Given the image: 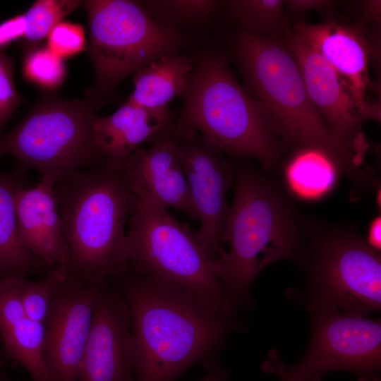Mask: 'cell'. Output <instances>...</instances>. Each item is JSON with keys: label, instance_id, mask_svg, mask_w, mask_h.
<instances>
[{"label": "cell", "instance_id": "cell-9", "mask_svg": "<svg viewBox=\"0 0 381 381\" xmlns=\"http://www.w3.org/2000/svg\"><path fill=\"white\" fill-rule=\"evenodd\" d=\"M90 102L47 97L0 135V157L60 180L97 162L92 142L97 116Z\"/></svg>", "mask_w": 381, "mask_h": 381}, {"label": "cell", "instance_id": "cell-25", "mask_svg": "<svg viewBox=\"0 0 381 381\" xmlns=\"http://www.w3.org/2000/svg\"><path fill=\"white\" fill-rule=\"evenodd\" d=\"M67 276L65 267L61 265L50 269L39 281L18 278L22 305L31 320L44 325L54 296Z\"/></svg>", "mask_w": 381, "mask_h": 381}, {"label": "cell", "instance_id": "cell-1", "mask_svg": "<svg viewBox=\"0 0 381 381\" xmlns=\"http://www.w3.org/2000/svg\"><path fill=\"white\" fill-rule=\"evenodd\" d=\"M107 280L127 304L131 319L135 381H175L209 361L236 327L183 288L128 267Z\"/></svg>", "mask_w": 381, "mask_h": 381}, {"label": "cell", "instance_id": "cell-32", "mask_svg": "<svg viewBox=\"0 0 381 381\" xmlns=\"http://www.w3.org/2000/svg\"><path fill=\"white\" fill-rule=\"evenodd\" d=\"M367 243L373 249L380 252L381 248V218L375 217L370 224L368 231Z\"/></svg>", "mask_w": 381, "mask_h": 381}, {"label": "cell", "instance_id": "cell-33", "mask_svg": "<svg viewBox=\"0 0 381 381\" xmlns=\"http://www.w3.org/2000/svg\"><path fill=\"white\" fill-rule=\"evenodd\" d=\"M206 374L200 381H228L227 373L217 366L213 361L205 362Z\"/></svg>", "mask_w": 381, "mask_h": 381}, {"label": "cell", "instance_id": "cell-31", "mask_svg": "<svg viewBox=\"0 0 381 381\" xmlns=\"http://www.w3.org/2000/svg\"><path fill=\"white\" fill-rule=\"evenodd\" d=\"M284 5L295 14H303L311 11L327 12L337 4L329 0H288L284 1Z\"/></svg>", "mask_w": 381, "mask_h": 381}, {"label": "cell", "instance_id": "cell-4", "mask_svg": "<svg viewBox=\"0 0 381 381\" xmlns=\"http://www.w3.org/2000/svg\"><path fill=\"white\" fill-rule=\"evenodd\" d=\"M56 193L68 275L97 284L124 271L133 193L123 167L97 162L58 181Z\"/></svg>", "mask_w": 381, "mask_h": 381}, {"label": "cell", "instance_id": "cell-23", "mask_svg": "<svg viewBox=\"0 0 381 381\" xmlns=\"http://www.w3.org/2000/svg\"><path fill=\"white\" fill-rule=\"evenodd\" d=\"M231 16L251 33L282 37L286 25L282 0H232L223 1Z\"/></svg>", "mask_w": 381, "mask_h": 381}, {"label": "cell", "instance_id": "cell-2", "mask_svg": "<svg viewBox=\"0 0 381 381\" xmlns=\"http://www.w3.org/2000/svg\"><path fill=\"white\" fill-rule=\"evenodd\" d=\"M234 169V199L229 206L222 250L214 258V270L232 305L248 307L251 285L269 265L302 258L306 223L282 190L253 165Z\"/></svg>", "mask_w": 381, "mask_h": 381}, {"label": "cell", "instance_id": "cell-12", "mask_svg": "<svg viewBox=\"0 0 381 381\" xmlns=\"http://www.w3.org/2000/svg\"><path fill=\"white\" fill-rule=\"evenodd\" d=\"M282 38L300 68L308 96L334 136L360 159L368 147L366 119L380 121V105L361 104L333 68L289 27Z\"/></svg>", "mask_w": 381, "mask_h": 381}, {"label": "cell", "instance_id": "cell-17", "mask_svg": "<svg viewBox=\"0 0 381 381\" xmlns=\"http://www.w3.org/2000/svg\"><path fill=\"white\" fill-rule=\"evenodd\" d=\"M56 183L44 176L36 186L19 190L15 197L20 241L49 269L64 265L66 260Z\"/></svg>", "mask_w": 381, "mask_h": 381}, {"label": "cell", "instance_id": "cell-21", "mask_svg": "<svg viewBox=\"0 0 381 381\" xmlns=\"http://www.w3.org/2000/svg\"><path fill=\"white\" fill-rule=\"evenodd\" d=\"M195 61L178 53L152 61L135 73L134 90L128 102L147 109L168 106L183 95Z\"/></svg>", "mask_w": 381, "mask_h": 381}, {"label": "cell", "instance_id": "cell-29", "mask_svg": "<svg viewBox=\"0 0 381 381\" xmlns=\"http://www.w3.org/2000/svg\"><path fill=\"white\" fill-rule=\"evenodd\" d=\"M23 102L13 80V61L0 50V135L4 133L16 108Z\"/></svg>", "mask_w": 381, "mask_h": 381}, {"label": "cell", "instance_id": "cell-15", "mask_svg": "<svg viewBox=\"0 0 381 381\" xmlns=\"http://www.w3.org/2000/svg\"><path fill=\"white\" fill-rule=\"evenodd\" d=\"M150 143L148 147L135 150L123 164L133 195L199 220L180 162L173 123Z\"/></svg>", "mask_w": 381, "mask_h": 381}, {"label": "cell", "instance_id": "cell-28", "mask_svg": "<svg viewBox=\"0 0 381 381\" xmlns=\"http://www.w3.org/2000/svg\"><path fill=\"white\" fill-rule=\"evenodd\" d=\"M47 47L63 59L79 54L86 47L83 27L71 22H60L47 36Z\"/></svg>", "mask_w": 381, "mask_h": 381}, {"label": "cell", "instance_id": "cell-27", "mask_svg": "<svg viewBox=\"0 0 381 381\" xmlns=\"http://www.w3.org/2000/svg\"><path fill=\"white\" fill-rule=\"evenodd\" d=\"M22 71L25 78L44 90H54L64 82L66 66L64 59L47 47L26 50Z\"/></svg>", "mask_w": 381, "mask_h": 381}, {"label": "cell", "instance_id": "cell-22", "mask_svg": "<svg viewBox=\"0 0 381 381\" xmlns=\"http://www.w3.org/2000/svg\"><path fill=\"white\" fill-rule=\"evenodd\" d=\"M341 171L337 162L325 152L300 147L285 164L284 179L293 195L315 201L332 191Z\"/></svg>", "mask_w": 381, "mask_h": 381}, {"label": "cell", "instance_id": "cell-30", "mask_svg": "<svg viewBox=\"0 0 381 381\" xmlns=\"http://www.w3.org/2000/svg\"><path fill=\"white\" fill-rule=\"evenodd\" d=\"M25 32L24 14H18L0 22V50L23 39Z\"/></svg>", "mask_w": 381, "mask_h": 381}, {"label": "cell", "instance_id": "cell-36", "mask_svg": "<svg viewBox=\"0 0 381 381\" xmlns=\"http://www.w3.org/2000/svg\"><path fill=\"white\" fill-rule=\"evenodd\" d=\"M8 360L9 359L0 342V365H5Z\"/></svg>", "mask_w": 381, "mask_h": 381}, {"label": "cell", "instance_id": "cell-7", "mask_svg": "<svg viewBox=\"0 0 381 381\" xmlns=\"http://www.w3.org/2000/svg\"><path fill=\"white\" fill-rule=\"evenodd\" d=\"M90 26L89 54L95 70L90 93L94 107L104 104L126 76L183 44L179 31L159 24L142 1H83Z\"/></svg>", "mask_w": 381, "mask_h": 381}, {"label": "cell", "instance_id": "cell-20", "mask_svg": "<svg viewBox=\"0 0 381 381\" xmlns=\"http://www.w3.org/2000/svg\"><path fill=\"white\" fill-rule=\"evenodd\" d=\"M26 171L16 163L11 172L0 170V281L7 277L29 278L48 268L24 247L18 234L15 197L19 190L28 186Z\"/></svg>", "mask_w": 381, "mask_h": 381}, {"label": "cell", "instance_id": "cell-24", "mask_svg": "<svg viewBox=\"0 0 381 381\" xmlns=\"http://www.w3.org/2000/svg\"><path fill=\"white\" fill-rule=\"evenodd\" d=\"M161 25L176 31L209 20L220 1L212 0H151L142 1Z\"/></svg>", "mask_w": 381, "mask_h": 381}, {"label": "cell", "instance_id": "cell-19", "mask_svg": "<svg viewBox=\"0 0 381 381\" xmlns=\"http://www.w3.org/2000/svg\"><path fill=\"white\" fill-rule=\"evenodd\" d=\"M18 278L0 281V342L8 358L26 369L32 381H54L42 356L44 325L25 313Z\"/></svg>", "mask_w": 381, "mask_h": 381}, {"label": "cell", "instance_id": "cell-14", "mask_svg": "<svg viewBox=\"0 0 381 381\" xmlns=\"http://www.w3.org/2000/svg\"><path fill=\"white\" fill-rule=\"evenodd\" d=\"M132 344L128 307L107 281L95 298L78 381H135Z\"/></svg>", "mask_w": 381, "mask_h": 381}, {"label": "cell", "instance_id": "cell-16", "mask_svg": "<svg viewBox=\"0 0 381 381\" xmlns=\"http://www.w3.org/2000/svg\"><path fill=\"white\" fill-rule=\"evenodd\" d=\"M310 45L337 72L362 104L370 106L368 62L370 46L362 28L327 20L319 24L298 21L293 30Z\"/></svg>", "mask_w": 381, "mask_h": 381}, {"label": "cell", "instance_id": "cell-13", "mask_svg": "<svg viewBox=\"0 0 381 381\" xmlns=\"http://www.w3.org/2000/svg\"><path fill=\"white\" fill-rule=\"evenodd\" d=\"M106 282L87 284L68 275L54 296L42 344L43 359L54 381H78L95 298Z\"/></svg>", "mask_w": 381, "mask_h": 381}, {"label": "cell", "instance_id": "cell-11", "mask_svg": "<svg viewBox=\"0 0 381 381\" xmlns=\"http://www.w3.org/2000/svg\"><path fill=\"white\" fill-rule=\"evenodd\" d=\"M178 152L190 197L200 221L197 237L215 258L223 250L229 206L226 193L234 184V169L225 154L199 133L176 128Z\"/></svg>", "mask_w": 381, "mask_h": 381}, {"label": "cell", "instance_id": "cell-18", "mask_svg": "<svg viewBox=\"0 0 381 381\" xmlns=\"http://www.w3.org/2000/svg\"><path fill=\"white\" fill-rule=\"evenodd\" d=\"M174 120L168 106L147 109L129 102L109 116H97L92 124V142L97 161L123 167L140 145L151 143Z\"/></svg>", "mask_w": 381, "mask_h": 381}, {"label": "cell", "instance_id": "cell-3", "mask_svg": "<svg viewBox=\"0 0 381 381\" xmlns=\"http://www.w3.org/2000/svg\"><path fill=\"white\" fill-rule=\"evenodd\" d=\"M234 51L248 90L263 107L276 137L298 148L325 152L356 184H369L372 176L363 168V159L334 136L312 103L282 37L242 30L235 37Z\"/></svg>", "mask_w": 381, "mask_h": 381}, {"label": "cell", "instance_id": "cell-6", "mask_svg": "<svg viewBox=\"0 0 381 381\" xmlns=\"http://www.w3.org/2000/svg\"><path fill=\"white\" fill-rule=\"evenodd\" d=\"M126 233L128 267L170 282L211 309L235 317L211 258L195 232L167 209L132 195Z\"/></svg>", "mask_w": 381, "mask_h": 381}, {"label": "cell", "instance_id": "cell-5", "mask_svg": "<svg viewBox=\"0 0 381 381\" xmlns=\"http://www.w3.org/2000/svg\"><path fill=\"white\" fill-rule=\"evenodd\" d=\"M174 125L201 134L225 155L253 157L265 169L279 158L280 146L260 103L237 82L220 54L195 62Z\"/></svg>", "mask_w": 381, "mask_h": 381}, {"label": "cell", "instance_id": "cell-26", "mask_svg": "<svg viewBox=\"0 0 381 381\" xmlns=\"http://www.w3.org/2000/svg\"><path fill=\"white\" fill-rule=\"evenodd\" d=\"M83 1L78 0H39L24 13L25 32L22 39L26 50L47 37L52 30Z\"/></svg>", "mask_w": 381, "mask_h": 381}, {"label": "cell", "instance_id": "cell-34", "mask_svg": "<svg viewBox=\"0 0 381 381\" xmlns=\"http://www.w3.org/2000/svg\"><path fill=\"white\" fill-rule=\"evenodd\" d=\"M363 14L371 20H380V1H367L362 3Z\"/></svg>", "mask_w": 381, "mask_h": 381}, {"label": "cell", "instance_id": "cell-10", "mask_svg": "<svg viewBox=\"0 0 381 381\" xmlns=\"http://www.w3.org/2000/svg\"><path fill=\"white\" fill-rule=\"evenodd\" d=\"M308 310L312 334L303 359L287 368L273 351L262 364L265 372L277 374L280 381H321L328 373L348 370L358 381H380V320L334 310Z\"/></svg>", "mask_w": 381, "mask_h": 381}, {"label": "cell", "instance_id": "cell-35", "mask_svg": "<svg viewBox=\"0 0 381 381\" xmlns=\"http://www.w3.org/2000/svg\"><path fill=\"white\" fill-rule=\"evenodd\" d=\"M4 367H0V381H20L9 376L4 370Z\"/></svg>", "mask_w": 381, "mask_h": 381}, {"label": "cell", "instance_id": "cell-8", "mask_svg": "<svg viewBox=\"0 0 381 381\" xmlns=\"http://www.w3.org/2000/svg\"><path fill=\"white\" fill-rule=\"evenodd\" d=\"M308 309L368 317L381 307L380 252L356 231L306 223Z\"/></svg>", "mask_w": 381, "mask_h": 381}]
</instances>
